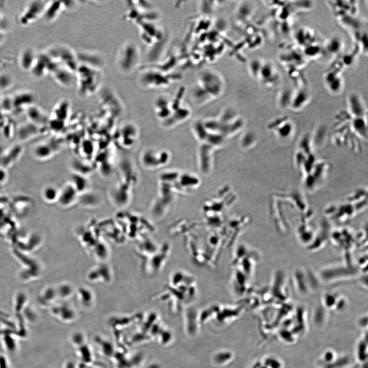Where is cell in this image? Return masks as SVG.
Instances as JSON below:
<instances>
[{
    "label": "cell",
    "instance_id": "cell-6",
    "mask_svg": "<svg viewBox=\"0 0 368 368\" xmlns=\"http://www.w3.org/2000/svg\"><path fill=\"white\" fill-rule=\"evenodd\" d=\"M13 83L12 77L9 74H0V91H6L10 89Z\"/></svg>",
    "mask_w": 368,
    "mask_h": 368
},
{
    "label": "cell",
    "instance_id": "cell-5",
    "mask_svg": "<svg viewBox=\"0 0 368 368\" xmlns=\"http://www.w3.org/2000/svg\"><path fill=\"white\" fill-rule=\"evenodd\" d=\"M16 94L12 98L13 106L23 108L24 106L31 105L35 101V96L32 92L24 91Z\"/></svg>",
    "mask_w": 368,
    "mask_h": 368
},
{
    "label": "cell",
    "instance_id": "cell-3",
    "mask_svg": "<svg viewBox=\"0 0 368 368\" xmlns=\"http://www.w3.org/2000/svg\"><path fill=\"white\" fill-rule=\"evenodd\" d=\"M65 8V5L63 2H47L42 17H43L47 22H52L58 18L61 12Z\"/></svg>",
    "mask_w": 368,
    "mask_h": 368
},
{
    "label": "cell",
    "instance_id": "cell-1",
    "mask_svg": "<svg viewBox=\"0 0 368 368\" xmlns=\"http://www.w3.org/2000/svg\"><path fill=\"white\" fill-rule=\"evenodd\" d=\"M47 2L33 1L28 3L19 17V22L23 26L34 24L42 17Z\"/></svg>",
    "mask_w": 368,
    "mask_h": 368
},
{
    "label": "cell",
    "instance_id": "cell-2",
    "mask_svg": "<svg viewBox=\"0 0 368 368\" xmlns=\"http://www.w3.org/2000/svg\"><path fill=\"white\" fill-rule=\"evenodd\" d=\"M37 54L31 48L24 49L20 54L19 64L21 69L24 72H31L37 60Z\"/></svg>",
    "mask_w": 368,
    "mask_h": 368
},
{
    "label": "cell",
    "instance_id": "cell-8",
    "mask_svg": "<svg viewBox=\"0 0 368 368\" xmlns=\"http://www.w3.org/2000/svg\"><path fill=\"white\" fill-rule=\"evenodd\" d=\"M8 21L3 15V14L0 12V30L6 33V30L8 28Z\"/></svg>",
    "mask_w": 368,
    "mask_h": 368
},
{
    "label": "cell",
    "instance_id": "cell-4",
    "mask_svg": "<svg viewBox=\"0 0 368 368\" xmlns=\"http://www.w3.org/2000/svg\"><path fill=\"white\" fill-rule=\"evenodd\" d=\"M72 71L62 65L56 68L51 74L55 81L63 87H69L72 82Z\"/></svg>",
    "mask_w": 368,
    "mask_h": 368
},
{
    "label": "cell",
    "instance_id": "cell-9",
    "mask_svg": "<svg viewBox=\"0 0 368 368\" xmlns=\"http://www.w3.org/2000/svg\"><path fill=\"white\" fill-rule=\"evenodd\" d=\"M6 38V33L0 30V46L4 43Z\"/></svg>",
    "mask_w": 368,
    "mask_h": 368
},
{
    "label": "cell",
    "instance_id": "cell-7",
    "mask_svg": "<svg viewBox=\"0 0 368 368\" xmlns=\"http://www.w3.org/2000/svg\"><path fill=\"white\" fill-rule=\"evenodd\" d=\"M42 195H43L44 200L48 202L54 201L58 196V191L52 187H46L44 190Z\"/></svg>",
    "mask_w": 368,
    "mask_h": 368
}]
</instances>
